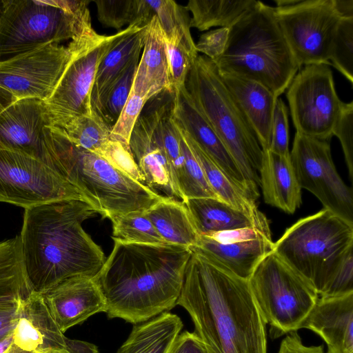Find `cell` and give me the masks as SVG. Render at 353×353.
Returning <instances> with one entry per match:
<instances>
[{
	"instance_id": "obj_13",
	"label": "cell",
	"mask_w": 353,
	"mask_h": 353,
	"mask_svg": "<svg viewBox=\"0 0 353 353\" xmlns=\"http://www.w3.org/2000/svg\"><path fill=\"white\" fill-rule=\"evenodd\" d=\"M63 200L87 202L74 186L42 161L0 149V202L28 209Z\"/></svg>"
},
{
	"instance_id": "obj_37",
	"label": "cell",
	"mask_w": 353,
	"mask_h": 353,
	"mask_svg": "<svg viewBox=\"0 0 353 353\" xmlns=\"http://www.w3.org/2000/svg\"><path fill=\"white\" fill-rule=\"evenodd\" d=\"M140 54L141 52L137 53L127 64L121 75L106 93L97 114L112 129L129 97Z\"/></svg>"
},
{
	"instance_id": "obj_2",
	"label": "cell",
	"mask_w": 353,
	"mask_h": 353,
	"mask_svg": "<svg viewBox=\"0 0 353 353\" xmlns=\"http://www.w3.org/2000/svg\"><path fill=\"white\" fill-rule=\"evenodd\" d=\"M191 254L189 248L175 244L114 240L110 254L93 277L108 318L136 325L172 309Z\"/></svg>"
},
{
	"instance_id": "obj_17",
	"label": "cell",
	"mask_w": 353,
	"mask_h": 353,
	"mask_svg": "<svg viewBox=\"0 0 353 353\" xmlns=\"http://www.w3.org/2000/svg\"><path fill=\"white\" fill-rule=\"evenodd\" d=\"M271 233L256 228L199 235L189 248L234 275L248 280L257 264L274 250Z\"/></svg>"
},
{
	"instance_id": "obj_47",
	"label": "cell",
	"mask_w": 353,
	"mask_h": 353,
	"mask_svg": "<svg viewBox=\"0 0 353 353\" xmlns=\"http://www.w3.org/2000/svg\"><path fill=\"white\" fill-rule=\"evenodd\" d=\"M278 353H324L323 345H303L296 331L288 333L282 341Z\"/></svg>"
},
{
	"instance_id": "obj_52",
	"label": "cell",
	"mask_w": 353,
	"mask_h": 353,
	"mask_svg": "<svg viewBox=\"0 0 353 353\" xmlns=\"http://www.w3.org/2000/svg\"><path fill=\"white\" fill-rule=\"evenodd\" d=\"M14 328H7L0 330V341L3 339Z\"/></svg>"
},
{
	"instance_id": "obj_43",
	"label": "cell",
	"mask_w": 353,
	"mask_h": 353,
	"mask_svg": "<svg viewBox=\"0 0 353 353\" xmlns=\"http://www.w3.org/2000/svg\"><path fill=\"white\" fill-rule=\"evenodd\" d=\"M288 110L284 101L278 98L274 110L269 150L283 156H289Z\"/></svg>"
},
{
	"instance_id": "obj_40",
	"label": "cell",
	"mask_w": 353,
	"mask_h": 353,
	"mask_svg": "<svg viewBox=\"0 0 353 353\" xmlns=\"http://www.w3.org/2000/svg\"><path fill=\"white\" fill-rule=\"evenodd\" d=\"M95 154L104 159L121 173L137 182L145 184V179L130 147L110 139Z\"/></svg>"
},
{
	"instance_id": "obj_35",
	"label": "cell",
	"mask_w": 353,
	"mask_h": 353,
	"mask_svg": "<svg viewBox=\"0 0 353 353\" xmlns=\"http://www.w3.org/2000/svg\"><path fill=\"white\" fill-rule=\"evenodd\" d=\"M57 128L72 143L93 153L110 139L112 131L95 112L75 118Z\"/></svg>"
},
{
	"instance_id": "obj_22",
	"label": "cell",
	"mask_w": 353,
	"mask_h": 353,
	"mask_svg": "<svg viewBox=\"0 0 353 353\" xmlns=\"http://www.w3.org/2000/svg\"><path fill=\"white\" fill-rule=\"evenodd\" d=\"M301 328L318 334L327 345V353H353V292L319 296Z\"/></svg>"
},
{
	"instance_id": "obj_21",
	"label": "cell",
	"mask_w": 353,
	"mask_h": 353,
	"mask_svg": "<svg viewBox=\"0 0 353 353\" xmlns=\"http://www.w3.org/2000/svg\"><path fill=\"white\" fill-rule=\"evenodd\" d=\"M144 107L134 126L130 148L139 169L149 188L174 197L175 192L169 165L157 128L150 101Z\"/></svg>"
},
{
	"instance_id": "obj_25",
	"label": "cell",
	"mask_w": 353,
	"mask_h": 353,
	"mask_svg": "<svg viewBox=\"0 0 353 353\" xmlns=\"http://www.w3.org/2000/svg\"><path fill=\"white\" fill-rule=\"evenodd\" d=\"M260 186L264 201L288 214H293L301 204V188L290 156H283L269 150L263 151L259 170Z\"/></svg>"
},
{
	"instance_id": "obj_39",
	"label": "cell",
	"mask_w": 353,
	"mask_h": 353,
	"mask_svg": "<svg viewBox=\"0 0 353 353\" xmlns=\"http://www.w3.org/2000/svg\"><path fill=\"white\" fill-rule=\"evenodd\" d=\"M329 61L353 83V17L341 19L331 43Z\"/></svg>"
},
{
	"instance_id": "obj_11",
	"label": "cell",
	"mask_w": 353,
	"mask_h": 353,
	"mask_svg": "<svg viewBox=\"0 0 353 353\" xmlns=\"http://www.w3.org/2000/svg\"><path fill=\"white\" fill-rule=\"evenodd\" d=\"M274 12L301 70L311 64L330 65L329 52L341 19L334 0H275Z\"/></svg>"
},
{
	"instance_id": "obj_28",
	"label": "cell",
	"mask_w": 353,
	"mask_h": 353,
	"mask_svg": "<svg viewBox=\"0 0 353 353\" xmlns=\"http://www.w3.org/2000/svg\"><path fill=\"white\" fill-rule=\"evenodd\" d=\"M144 213L166 243L188 248L197 243L199 234L182 201L163 196Z\"/></svg>"
},
{
	"instance_id": "obj_31",
	"label": "cell",
	"mask_w": 353,
	"mask_h": 353,
	"mask_svg": "<svg viewBox=\"0 0 353 353\" xmlns=\"http://www.w3.org/2000/svg\"><path fill=\"white\" fill-rule=\"evenodd\" d=\"M256 0H190V28L205 31L212 27H232L257 3Z\"/></svg>"
},
{
	"instance_id": "obj_26",
	"label": "cell",
	"mask_w": 353,
	"mask_h": 353,
	"mask_svg": "<svg viewBox=\"0 0 353 353\" xmlns=\"http://www.w3.org/2000/svg\"><path fill=\"white\" fill-rule=\"evenodd\" d=\"M145 26H127L99 63L91 94V105L97 114L106 93L132 57L142 50Z\"/></svg>"
},
{
	"instance_id": "obj_42",
	"label": "cell",
	"mask_w": 353,
	"mask_h": 353,
	"mask_svg": "<svg viewBox=\"0 0 353 353\" xmlns=\"http://www.w3.org/2000/svg\"><path fill=\"white\" fill-rule=\"evenodd\" d=\"M165 38L168 50L170 82L172 90L185 85L187 76L196 58L183 44L180 38Z\"/></svg>"
},
{
	"instance_id": "obj_29",
	"label": "cell",
	"mask_w": 353,
	"mask_h": 353,
	"mask_svg": "<svg viewBox=\"0 0 353 353\" xmlns=\"http://www.w3.org/2000/svg\"><path fill=\"white\" fill-rule=\"evenodd\" d=\"M182 327L177 315L165 312L136 324L117 353H169Z\"/></svg>"
},
{
	"instance_id": "obj_34",
	"label": "cell",
	"mask_w": 353,
	"mask_h": 353,
	"mask_svg": "<svg viewBox=\"0 0 353 353\" xmlns=\"http://www.w3.org/2000/svg\"><path fill=\"white\" fill-rule=\"evenodd\" d=\"M150 5L166 38L177 36L185 47L198 56L190 33V17L185 7L172 0H151Z\"/></svg>"
},
{
	"instance_id": "obj_49",
	"label": "cell",
	"mask_w": 353,
	"mask_h": 353,
	"mask_svg": "<svg viewBox=\"0 0 353 353\" xmlns=\"http://www.w3.org/2000/svg\"><path fill=\"white\" fill-rule=\"evenodd\" d=\"M334 4L341 19L353 17L352 0H334Z\"/></svg>"
},
{
	"instance_id": "obj_27",
	"label": "cell",
	"mask_w": 353,
	"mask_h": 353,
	"mask_svg": "<svg viewBox=\"0 0 353 353\" xmlns=\"http://www.w3.org/2000/svg\"><path fill=\"white\" fill-rule=\"evenodd\" d=\"M191 215L199 235L256 228L271 233L269 225L231 205L216 198H190L183 201Z\"/></svg>"
},
{
	"instance_id": "obj_5",
	"label": "cell",
	"mask_w": 353,
	"mask_h": 353,
	"mask_svg": "<svg viewBox=\"0 0 353 353\" xmlns=\"http://www.w3.org/2000/svg\"><path fill=\"white\" fill-rule=\"evenodd\" d=\"M212 61L219 71L256 81L277 97L300 70L274 7L259 1L229 28L225 52Z\"/></svg>"
},
{
	"instance_id": "obj_30",
	"label": "cell",
	"mask_w": 353,
	"mask_h": 353,
	"mask_svg": "<svg viewBox=\"0 0 353 353\" xmlns=\"http://www.w3.org/2000/svg\"><path fill=\"white\" fill-rule=\"evenodd\" d=\"M178 125L199 163L209 185L218 198L232 206L243 211L259 223L269 225L268 220L259 210L256 201L239 189L185 130L179 124Z\"/></svg>"
},
{
	"instance_id": "obj_32",
	"label": "cell",
	"mask_w": 353,
	"mask_h": 353,
	"mask_svg": "<svg viewBox=\"0 0 353 353\" xmlns=\"http://www.w3.org/2000/svg\"><path fill=\"white\" fill-rule=\"evenodd\" d=\"M32 292L21 260L19 236L0 243V301L23 300Z\"/></svg>"
},
{
	"instance_id": "obj_41",
	"label": "cell",
	"mask_w": 353,
	"mask_h": 353,
	"mask_svg": "<svg viewBox=\"0 0 353 353\" xmlns=\"http://www.w3.org/2000/svg\"><path fill=\"white\" fill-rule=\"evenodd\" d=\"M148 99L132 88L129 97L112 127L110 139L130 147V139L134 126Z\"/></svg>"
},
{
	"instance_id": "obj_38",
	"label": "cell",
	"mask_w": 353,
	"mask_h": 353,
	"mask_svg": "<svg viewBox=\"0 0 353 353\" xmlns=\"http://www.w3.org/2000/svg\"><path fill=\"white\" fill-rule=\"evenodd\" d=\"M174 122L179 135L181 148L184 159L183 201L187 199L201 197H212L219 199L209 185L199 163L174 119Z\"/></svg>"
},
{
	"instance_id": "obj_36",
	"label": "cell",
	"mask_w": 353,
	"mask_h": 353,
	"mask_svg": "<svg viewBox=\"0 0 353 353\" xmlns=\"http://www.w3.org/2000/svg\"><path fill=\"white\" fill-rule=\"evenodd\" d=\"M144 211H134L111 216L112 239L124 242L168 243L159 234Z\"/></svg>"
},
{
	"instance_id": "obj_12",
	"label": "cell",
	"mask_w": 353,
	"mask_h": 353,
	"mask_svg": "<svg viewBox=\"0 0 353 353\" xmlns=\"http://www.w3.org/2000/svg\"><path fill=\"white\" fill-rule=\"evenodd\" d=\"M290 116L296 132L330 141L344 102L336 91L328 65H304L287 88Z\"/></svg>"
},
{
	"instance_id": "obj_16",
	"label": "cell",
	"mask_w": 353,
	"mask_h": 353,
	"mask_svg": "<svg viewBox=\"0 0 353 353\" xmlns=\"http://www.w3.org/2000/svg\"><path fill=\"white\" fill-rule=\"evenodd\" d=\"M12 343L32 353H99L92 343L66 337L43 294L34 291L21 302Z\"/></svg>"
},
{
	"instance_id": "obj_20",
	"label": "cell",
	"mask_w": 353,
	"mask_h": 353,
	"mask_svg": "<svg viewBox=\"0 0 353 353\" xmlns=\"http://www.w3.org/2000/svg\"><path fill=\"white\" fill-rule=\"evenodd\" d=\"M41 294L63 333L97 313L106 312L105 300L93 278L72 277Z\"/></svg>"
},
{
	"instance_id": "obj_19",
	"label": "cell",
	"mask_w": 353,
	"mask_h": 353,
	"mask_svg": "<svg viewBox=\"0 0 353 353\" xmlns=\"http://www.w3.org/2000/svg\"><path fill=\"white\" fill-rule=\"evenodd\" d=\"M173 118L226 176L252 199L256 195L214 130L195 106L185 85L174 90Z\"/></svg>"
},
{
	"instance_id": "obj_3",
	"label": "cell",
	"mask_w": 353,
	"mask_h": 353,
	"mask_svg": "<svg viewBox=\"0 0 353 353\" xmlns=\"http://www.w3.org/2000/svg\"><path fill=\"white\" fill-rule=\"evenodd\" d=\"M97 214L92 205L80 200L25 209L19 236L23 268L32 291L43 293L72 277L95 276L105 257L82 223Z\"/></svg>"
},
{
	"instance_id": "obj_14",
	"label": "cell",
	"mask_w": 353,
	"mask_h": 353,
	"mask_svg": "<svg viewBox=\"0 0 353 353\" xmlns=\"http://www.w3.org/2000/svg\"><path fill=\"white\" fill-rule=\"evenodd\" d=\"M291 162L301 188L313 194L324 208L353 223V194L334 164L330 141L295 133Z\"/></svg>"
},
{
	"instance_id": "obj_50",
	"label": "cell",
	"mask_w": 353,
	"mask_h": 353,
	"mask_svg": "<svg viewBox=\"0 0 353 353\" xmlns=\"http://www.w3.org/2000/svg\"><path fill=\"white\" fill-rule=\"evenodd\" d=\"M17 100L10 92L0 87V112Z\"/></svg>"
},
{
	"instance_id": "obj_10",
	"label": "cell",
	"mask_w": 353,
	"mask_h": 353,
	"mask_svg": "<svg viewBox=\"0 0 353 353\" xmlns=\"http://www.w3.org/2000/svg\"><path fill=\"white\" fill-rule=\"evenodd\" d=\"M122 32L105 36L92 28L71 40L72 58L52 96L45 101L52 126L61 128L75 118L94 112L91 94L98 65Z\"/></svg>"
},
{
	"instance_id": "obj_6",
	"label": "cell",
	"mask_w": 353,
	"mask_h": 353,
	"mask_svg": "<svg viewBox=\"0 0 353 353\" xmlns=\"http://www.w3.org/2000/svg\"><path fill=\"white\" fill-rule=\"evenodd\" d=\"M353 223L323 208L288 228L273 251L320 297L335 296L337 276L352 253Z\"/></svg>"
},
{
	"instance_id": "obj_9",
	"label": "cell",
	"mask_w": 353,
	"mask_h": 353,
	"mask_svg": "<svg viewBox=\"0 0 353 353\" xmlns=\"http://www.w3.org/2000/svg\"><path fill=\"white\" fill-rule=\"evenodd\" d=\"M248 281L261 316L276 338L301 329L319 298L274 251L257 264Z\"/></svg>"
},
{
	"instance_id": "obj_33",
	"label": "cell",
	"mask_w": 353,
	"mask_h": 353,
	"mask_svg": "<svg viewBox=\"0 0 353 353\" xmlns=\"http://www.w3.org/2000/svg\"><path fill=\"white\" fill-rule=\"evenodd\" d=\"M94 2L99 21L104 26L119 31L125 26H146L154 17L150 1L95 0Z\"/></svg>"
},
{
	"instance_id": "obj_51",
	"label": "cell",
	"mask_w": 353,
	"mask_h": 353,
	"mask_svg": "<svg viewBox=\"0 0 353 353\" xmlns=\"http://www.w3.org/2000/svg\"><path fill=\"white\" fill-rule=\"evenodd\" d=\"M3 353H32L20 349L13 343Z\"/></svg>"
},
{
	"instance_id": "obj_23",
	"label": "cell",
	"mask_w": 353,
	"mask_h": 353,
	"mask_svg": "<svg viewBox=\"0 0 353 353\" xmlns=\"http://www.w3.org/2000/svg\"><path fill=\"white\" fill-rule=\"evenodd\" d=\"M218 71L252 128L262 150H269L272 117L279 97L256 81Z\"/></svg>"
},
{
	"instance_id": "obj_53",
	"label": "cell",
	"mask_w": 353,
	"mask_h": 353,
	"mask_svg": "<svg viewBox=\"0 0 353 353\" xmlns=\"http://www.w3.org/2000/svg\"><path fill=\"white\" fill-rule=\"evenodd\" d=\"M5 6V0H0V19Z\"/></svg>"
},
{
	"instance_id": "obj_7",
	"label": "cell",
	"mask_w": 353,
	"mask_h": 353,
	"mask_svg": "<svg viewBox=\"0 0 353 353\" xmlns=\"http://www.w3.org/2000/svg\"><path fill=\"white\" fill-rule=\"evenodd\" d=\"M185 86L198 110L223 143L253 192L259 196L262 148L214 62L205 55H198Z\"/></svg>"
},
{
	"instance_id": "obj_44",
	"label": "cell",
	"mask_w": 353,
	"mask_h": 353,
	"mask_svg": "<svg viewBox=\"0 0 353 353\" xmlns=\"http://www.w3.org/2000/svg\"><path fill=\"white\" fill-rule=\"evenodd\" d=\"M342 146L350 180L353 179V101L344 103L333 130Z\"/></svg>"
},
{
	"instance_id": "obj_45",
	"label": "cell",
	"mask_w": 353,
	"mask_h": 353,
	"mask_svg": "<svg viewBox=\"0 0 353 353\" xmlns=\"http://www.w3.org/2000/svg\"><path fill=\"white\" fill-rule=\"evenodd\" d=\"M229 28H219L202 34L195 43L197 52H201L211 60L221 56L226 48Z\"/></svg>"
},
{
	"instance_id": "obj_15",
	"label": "cell",
	"mask_w": 353,
	"mask_h": 353,
	"mask_svg": "<svg viewBox=\"0 0 353 353\" xmlns=\"http://www.w3.org/2000/svg\"><path fill=\"white\" fill-rule=\"evenodd\" d=\"M74 49L50 43L0 61V87L17 99L47 101L54 91Z\"/></svg>"
},
{
	"instance_id": "obj_46",
	"label": "cell",
	"mask_w": 353,
	"mask_h": 353,
	"mask_svg": "<svg viewBox=\"0 0 353 353\" xmlns=\"http://www.w3.org/2000/svg\"><path fill=\"white\" fill-rule=\"evenodd\" d=\"M169 353H209L205 343L194 332L180 333L174 341Z\"/></svg>"
},
{
	"instance_id": "obj_18",
	"label": "cell",
	"mask_w": 353,
	"mask_h": 353,
	"mask_svg": "<svg viewBox=\"0 0 353 353\" xmlns=\"http://www.w3.org/2000/svg\"><path fill=\"white\" fill-rule=\"evenodd\" d=\"M48 126L52 121L44 101L17 99L0 112V149L23 153L50 167L45 145Z\"/></svg>"
},
{
	"instance_id": "obj_1",
	"label": "cell",
	"mask_w": 353,
	"mask_h": 353,
	"mask_svg": "<svg viewBox=\"0 0 353 353\" xmlns=\"http://www.w3.org/2000/svg\"><path fill=\"white\" fill-rule=\"evenodd\" d=\"M176 305L209 353H267L265 323L248 280L200 254L192 252Z\"/></svg>"
},
{
	"instance_id": "obj_48",
	"label": "cell",
	"mask_w": 353,
	"mask_h": 353,
	"mask_svg": "<svg viewBox=\"0 0 353 353\" xmlns=\"http://www.w3.org/2000/svg\"><path fill=\"white\" fill-rule=\"evenodd\" d=\"M21 301H0V330L14 328Z\"/></svg>"
},
{
	"instance_id": "obj_24",
	"label": "cell",
	"mask_w": 353,
	"mask_h": 353,
	"mask_svg": "<svg viewBox=\"0 0 353 353\" xmlns=\"http://www.w3.org/2000/svg\"><path fill=\"white\" fill-rule=\"evenodd\" d=\"M132 88L148 100L171 87L164 33L154 16L145 28L142 53Z\"/></svg>"
},
{
	"instance_id": "obj_8",
	"label": "cell",
	"mask_w": 353,
	"mask_h": 353,
	"mask_svg": "<svg viewBox=\"0 0 353 353\" xmlns=\"http://www.w3.org/2000/svg\"><path fill=\"white\" fill-rule=\"evenodd\" d=\"M90 1L5 0L0 19V61L92 29Z\"/></svg>"
},
{
	"instance_id": "obj_4",
	"label": "cell",
	"mask_w": 353,
	"mask_h": 353,
	"mask_svg": "<svg viewBox=\"0 0 353 353\" xmlns=\"http://www.w3.org/2000/svg\"><path fill=\"white\" fill-rule=\"evenodd\" d=\"M45 145L52 168L74 186L103 218L146 210L163 198L95 153L72 143L54 126L46 130Z\"/></svg>"
}]
</instances>
